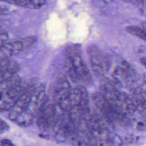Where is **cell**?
<instances>
[{"mask_svg": "<svg viewBox=\"0 0 146 146\" xmlns=\"http://www.w3.org/2000/svg\"><path fill=\"white\" fill-rule=\"evenodd\" d=\"M35 40H36V38L34 37H26L23 38L21 40V42H22L25 48L31 45L34 42H35Z\"/></svg>", "mask_w": 146, "mask_h": 146, "instance_id": "7c38bea8", "label": "cell"}, {"mask_svg": "<svg viewBox=\"0 0 146 146\" xmlns=\"http://www.w3.org/2000/svg\"><path fill=\"white\" fill-rule=\"evenodd\" d=\"M80 54L78 46H68L65 50L64 70L72 81L90 84L91 76Z\"/></svg>", "mask_w": 146, "mask_h": 146, "instance_id": "6da1fadb", "label": "cell"}, {"mask_svg": "<svg viewBox=\"0 0 146 146\" xmlns=\"http://www.w3.org/2000/svg\"><path fill=\"white\" fill-rule=\"evenodd\" d=\"M87 52L94 75L98 78L103 77L105 71L108 70L110 65L109 58L94 46H90L87 49Z\"/></svg>", "mask_w": 146, "mask_h": 146, "instance_id": "5b68a950", "label": "cell"}, {"mask_svg": "<svg viewBox=\"0 0 146 146\" xmlns=\"http://www.w3.org/2000/svg\"><path fill=\"white\" fill-rule=\"evenodd\" d=\"M141 26L143 28H144L146 30V21H143L141 23Z\"/></svg>", "mask_w": 146, "mask_h": 146, "instance_id": "44dd1931", "label": "cell"}, {"mask_svg": "<svg viewBox=\"0 0 146 146\" xmlns=\"http://www.w3.org/2000/svg\"><path fill=\"white\" fill-rule=\"evenodd\" d=\"M140 13L146 17V2L141 4V7L140 8Z\"/></svg>", "mask_w": 146, "mask_h": 146, "instance_id": "ac0fdd59", "label": "cell"}, {"mask_svg": "<svg viewBox=\"0 0 146 146\" xmlns=\"http://www.w3.org/2000/svg\"><path fill=\"white\" fill-rule=\"evenodd\" d=\"M7 12H8L6 8L4 7V9H3V6H2L1 7V14H6L7 13Z\"/></svg>", "mask_w": 146, "mask_h": 146, "instance_id": "ffe728a7", "label": "cell"}, {"mask_svg": "<svg viewBox=\"0 0 146 146\" xmlns=\"http://www.w3.org/2000/svg\"><path fill=\"white\" fill-rule=\"evenodd\" d=\"M136 128L138 130H139V131H142V130L144 129V128H145V124H144V123L141 122V121L138 122L137 125H136Z\"/></svg>", "mask_w": 146, "mask_h": 146, "instance_id": "e0dca14e", "label": "cell"}, {"mask_svg": "<svg viewBox=\"0 0 146 146\" xmlns=\"http://www.w3.org/2000/svg\"><path fill=\"white\" fill-rule=\"evenodd\" d=\"M92 101L97 109L100 112L103 119L110 125L115 123L127 124L128 118L117 107L109 102L101 92H96L92 95Z\"/></svg>", "mask_w": 146, "mask_h": 146, "instance_id": "3957f363", "label": "cell"}, {"mask_svg": "<svg viewBox=\"0 0 146 146\" xmlns=\"http://www.w3.org/2000/svg\"><path fill=\"white\" fill-rule=\"evenodd\" d=\"M141 63L146 68V57H142L140 59Z\"/></svg>", "mask_w": 146, "mask_h": 146, "instance_id": "d6986e66", "label": "cell"}, {"mask_svg": "<svg viewBox=\"0 0 146 146\" xmlns=\"http://www.w3.org/2000/svg\"><path fill=\"white\" fill-rule=\"evenodd\" d=\"M0 82L17 75L19 70L18 64L9 58L1 59Z\"/></svg>", "mask_w": 146, "mask_h": 146, "instance_id": "ba28073f", "label": "cell"}, {"mask_svg": "<svg viewBox=\"0 0 146 146\" xmlns=\"http://www.w3.org/2000/svg\"><path fill=\"white\" fill-rule=\"evenodd\" d=\"M1 146H12L13 144L11 142L7 139H3L1 141Z\"/></svg>", "mask_w": 146, "mask_h": 146, "instance_id": "2e32d148", "label": "cell"}, {"mask_svg": "<svg viewBox=\"0 0 146 146\" xmlns=\"http://www.w3.org/2000/svg\"><path fill=\"white\" fill-rule=\"evenodd\" d=\"M9 127L8 124L4 121L2 119H1V122H0V131L2 133L6 131H7L9 129Z\"/></svg>", "mask_w": 146, "mask_h": 146, "instance_id": "5bb4252c", "label": "cell"}, {"mask_svg": "<svg viewBox=\"0 0 146 146\" xmlns=\"http://www.w3.org/2000/svg\"><path fill=\"white\" fill-rule=\"evenodd\" d=\"M23 48L24 46L21 40L6 42L1 46L0 59L10 58L18 54Z\"/></svg>", "mask_w": 146, "mask_h": 146, "instance_id": "9c48e42d", "label": "cell"}, {"mask_svg": "<svg viewBox=\"0 0 146 146\" xmlns=\"http://www.w3.org/2000/svg\"><path fill=\"white\" fill-rule=\"evenodd\" d=\"M46 100L36 116V124L38 128L44 133V136L52 134L55 131L62 113V111L55 104L49 103Z\"/></svg>", "mask_w": 146, "mask_h": 146, "instance_id": "7a4b0ae2", "label": "cell"}, {"mask_svg": "<svg viewBox=\"0 0 146 146\" xmlns=\"http://www.w3.org/2000/svg\"><path fill=\"white\" fill-rule=\"evenodd\" d=\"M7 38H8V35H7V33H5V31H1V38H0V44H1V46L4 43H6V41L7 40Z\"/></svg>", "mask_w": 146, "mask_h": 146, "instance_id": "4fadbf2b", "label": "cell"}, {"mask_svg": "<svg viewBox=\"0 0 146 146\" xmlns=\"http://www.w3.org/2000/svg\"><path fill=\"white\" fill-rule=\"evenodd\" d=\"M127 3H131L133 4H143L146 2V0H121Z\"/></svg>", "mask_w": 146, "mask_h": 146, "instance_id": "9a60e30c", "label": "cell"}, {"mask_svg": "<svg viewBox=\"0 0 146 146\" xmlns=\"http://www.w3.org/2000/svg\"><path fill=\"white\" fill-rule=\"evenodd\" d=\"M9 3L15 4L21 6L30 8L38 9L41 7L46 2V0H2Z\"/></svg>", "mask_w": 146, "mask_h": 146, "instance_id": "30bf717a", "label": "cell"}, {"mask_svg": "<svg viewBox=\"0 0 146 146\" xmlns=\"http://www.w3.org/2000/svg\"><path fill=\"white\" fill-rule=\"evenodd\" d=\"M38 84V80L35 78L30 79L25 84V88L23 94L14 106L9 111L8 117L11 120L13 121L18 115L26 110L30 102L32 94Z\"/></svg>", "mask_w": 146, "mask_h": 146, "instance_id": "8992f818", "label": "cell"}, {"mask_svg": "<svg viewBox=\"0 0 146 146\" xmlns=\"http://www.w3.org/2000/svg\"><path fill=\"white\" fill-rule=\"evenodd\" d=\"M71 90L70 83L66 78L62 76L57 79L53 98L55 104L63 111H70Z\"/></svg>", "mask_w": 146, "mask_h": 146, "instance_id": "277c9868", "label": "cell"}, {"mask_svg": "<svg viewBox=\"0 0 146 146\" xmlns=\"http://www.w3.org/2000/svg\"><path fill=\"white\" fill-rule=\"evenodd\" d=\"M126 31L131 35L137 36L146 42V30L142 27H140L133 25L129 26L126 27Z\"/></svg>", "mask_w": 146, "mask_h": 146, "instance_id": "8fae6325", "label": "cell"}, {"mask_svg": "<svg viewBox=\"0 0 146 146\" xmlns=\"http://www.w3.org/2000/svg\"><path fill=\"white\" fill-rule=\"evenodd\" d=\"M25 88V84H20L1 91L0 110L1 111L10 110L16 104Z\"/></svg>", "mask_w": 146, "mask_h": 146, "instance_id": "52a82bcc", "label": "cell"}]
</instances>
